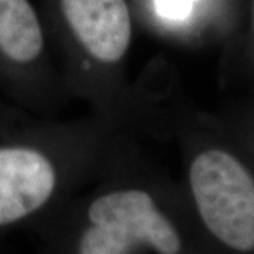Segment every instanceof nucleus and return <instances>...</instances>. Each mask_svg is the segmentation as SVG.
<instances>
[{
    "instance_id": "nucleus-1",
    "label": "nucleus",
    "mask_w": 254,
    "mask_h": 254,
    "mask_svg": "<svg viewBox=\"0 0 254 254\" xmlns=\"http://www.w3.org/2000/svg\"><path fill=\"white\" fill-rule=\"evenodd\" d=\"M89 227L82 233V254H128L181 250L180 233L158 209L153 196L141 190H113L100 195L88 209Z\"/></svg>"
},
{
    "instance_id": "nucleus-2",
    "label": "nucleus",
    "mask_w": 254,
    "mask_h": 254,
    "mask_svg": "<svg viewBox=\"0 0 254 254\" xmlns=\"http://www.w3.org/2000/svg\"><path fill=\"white\" fill-rule=\"evenodd\" d=\"M190 185L200 219L237 252L254 249V180L236 157L206 150L192 161Z\"/></svg>"
},
{
    "instance_id": "nucleus-3",
    "label": "nucleus",
    "mask_w": 254,
    "mask_h": 254,
    "mask_svg": "<svg viewBox=\"0 0 254 254\" xmlns=\"http://www.w3.org/2000/svg\"><path fill=\"white\" fill-rule=\"evenodd\" d=\"M55 185L54 165L41 150L0 143V229L36 215L51 199Z\"/></svg>"
},
{
    "instance_id": "nucleus-4",
    "label": "nucleus",
    "mask_w": 254,
    "mask_h": 254,
    "mask_svg": "<svg viewBox=\"0 0 254 254\" xmlns=\"http://www.w3.org/2000/svg\"><path fill=\"white\" fill-rule=\"evenodd\" d=\"M65 20L83 48L98 61H120L131 41V18L125 0H61Z\"/></svg>"
},
{
    "instance_id": "nucleus-5",
    "label": "nucleus",
    "mask_w": 254,
    "mask_h": 254,
    "mask_svg": "<svg viewBox=\"0 0 254 254\" xmlns=\"http://www.w3.org/2000/svg\"><path fill=\"white\" fill-rule=\"evenodd\" d=\"M44 51V31L28 0H0V64L27 69Z\"/></svg>"
},
{
    "instance_id": "nucleus-6",
    "label": "nucleus",
    "mask_w": 254,
    "mask_h": 254,
    "mask_svg": "<svg viewBox=\"0 0 254 254\" xmlns=\"http://www.w3.org/2000/svg\"><path fill=\"white\" fill-rule=\"evenodd\" d=\"M193 0H155L157 13L168 20H184L190 16Z\"/></svg>"
}]
</instances>
